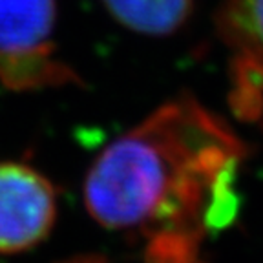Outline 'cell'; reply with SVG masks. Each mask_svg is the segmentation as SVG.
Here are the masks:
<instances>
[{"instance_id": "cell-3", "label": "cell", "mask_w": 263, "mask_h": 263, "mask_svg": "<svg viewBox=\"0 0 263 263\" xmlns=\"http://www.w3.org/2000/svg\"><path fill=\"white\" fill-rule=\"evenodd\" d=\"M57 197L48 179L22 163H0V252L39 245L55 223Z\"/></svg>"}, {"instance_id": "cell-2", "label": "cell", "mask_w": 263, "mask_h": 263, "mask_svg": "<svg viewBox=\"0 0 263 263\" xmlns=\"http://www.w3.org/2000/svg\"><path fill=\"white\" fill-rule=\"evenodd\" d=\"M55 0H0V82L11 90L68 84L73 71L55 51Z\"/></svg>"}, {"instance_id": "cell-5", "label": "cell", "mask_w": 263, "mask_h": 263, "mask_svg": "<svg viewBox=\"0 0 263 263\" xmlns=\"http://www.w3.org/2000/svg\"><path fill=\"white\" fill-rule=\"evenodd\" d=\"M104 8L128 29L164 37L189 21L192 0H101Z\"/></svg>"}, {"instance_id": "cell-1", "label": "cell", "mask_w": 263, "mask_h": 263, "mask_svg": "<svg viewBox=\"0 0 263 263\" xmlns=\"http://www.w3.org/2000/svg\"><path fill=\"white\" fill-rule=\"evenodd\" d=\"M241 157L225 121L181 95L104 148L86 177V209L110 230L176 236L189 254Z\"/></svg>"}, {"instance_id": "cell-4", "label": "cell", "mask_w": 263, "mask_h": 263, "mask_svg": "<svg viewBox=\"0 0 263 263\" xmlns=\"http://www.w3.org/2000/svg\"><path fill=\"white\" fill-rule=\"evenodd\" d=\"M218 29L229 49L234 110L258 117L263 110V0H223Z\"/></svg>"}]
</instances>
